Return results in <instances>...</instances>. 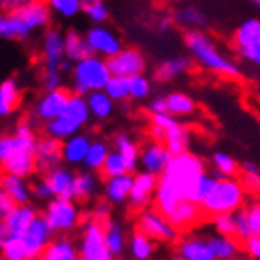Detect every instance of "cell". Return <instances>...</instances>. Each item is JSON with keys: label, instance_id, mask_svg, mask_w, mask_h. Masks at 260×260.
I'll use <instances>...</instances> for the list:
<instances>
[{"label": "cell", "instance_id": "f907efd6", "mask_svg": "<svg viewBox=\"0 0 260 260\" xmlns=\"http://www.w3.org/2000/svg\"><path fill=\"white\" fill-rule=\"evenodd\" d=\"M32 195L36 201H41V203H49L52 197H54V190L47 179H39L32 184Z\"/></svg>", "mask_w": 260, "mask_h": 260}, {"label": "cell", "instance_id": "ffe728a7", "mask_svg": "<svg viewBox=\"0 0 260 260\" xmlns=\"http://www.w3.org/2000/svg\"><path fill=\"white\" fill-rule=\"evenodd\" d=\"M38 216L36 206L30 203L26 205H17L6 217H2L0 223V236H21L28 229V225Z\"/></svg>", "mask_w": 260, "mask_h": 260}, {"label": "cell", "instance_id": "4dcf8cb0", "mask_svg": "<svg viewBox=\"0 0 260 260\" xmlns=\"http://www.w3.org/2000/svg\"><path fill=\"white\" fill-rule=\"evenodd\" d=\"M43 260H76L80 258V251H78V244H75L67 236H58L52 238L47 249L41 255Z\"/></svg>", "mask_w": 260, "mask_h": 260}, {"label": "cell", "instance_id": "bcb514c9", "mask_svg": "<svg viewBox=\"0 0 260 260\" xmlns=\"http://www.w3.org/2000/svg\"><path fill=\"white\" fill-rule=\"evenodd\" d=\"M152 93V84L143 73L136 76H130V99L136 103H141L145 99L151 97Z\"/></svg>", "mask_w": 260, "mask_h": 260}, {"label": "cell", "instance_id": "6125c7cd", "mask_svg": "<svg viewBox=\"0 0 260 260\" xmlns=\"http://www.w3.org/2000/svg\"><path fill=\"white\" fill-rule=\"evenodd\" d=\"M173 17H160L156 22V28L160 34H168L169 30H171V26H173Z\"/></svg>", "mask_w": 260, "mask_h": 260}, {"label": "cell", "instance_id": "f1b7e54d", "mask_svg": "<svg viewBox=\"0 0 260 260\" xmlns=\"http://www.w3.org/2000/svg\"><path fill=\"white\" fill-rule=\"evenodd\" d=\"M255 43H260V17H249V19H244L234 30L233 47L238 52Z\"/></svg>", "mask_w": 260, "mask_h": 260}, {"label": "cell", "instance_id": "ab89813d", "mask_svg": "<svg viewBox=\"0 0 260 260\" xmlns=\"http://www.w3.org/2000/svg\"><path fill=\"white\" fill-rule=\"evenodd\" d=\"M173 21H175V24H179L180 28L191 30V28L205 26L206 15L199 8H195V6H182V8H177V10H175Z\"/></svg>", "mask_w": 260, "mask_h": 260}, {"label": "cell", "instance_id": "ba28073f", "mask_svg": "<svg viewBox=\"0 0 260 260\" xmlns=\"http://www.w3.org/2000/svg\"><path fill=\"white\" fill-rule=\"evenodd\" d=\"M41 58H43V87L56 89L63 84L61 63L65 56V34L58 28H47L41 38Z\"/></svg>", "mask_w": 260, "mask_h": 260}, {"label": "cell", "instance_id": "4fadbf2b", "mask_svg": "<svg viewBox=\"0 0 260 260\" xmlns=\"http://www.w3.org/2000/svg\"><path fill=\"white\" fill-rule=\"evenodd\" d=\"M54 231L50 229V225L47 223V219L43 217V214H38L34 217V221L28 225V229L21 234V242L24 245L28 260L41 258L43 251L47 249V245L52 242Z\"/></svg>", "mask_w": 260, "mask_h": 260}, {"label": "cell", "instance_id": "8fae6325", "mask_svg": "<svg viewBox=\"0 0 260 260\" xmlns=\"http://www.w3.org/2000/svg\"><path fill=\"white\" fill-rule=\"evenodd\" d=\"M43 217L56 234L73 233L80 225V208L75 199H63V197H52L47 203L43 210Z\"/></svg>", "mask_w": 260, "mask_h": 260}, {"label": "cell", "instance_id": "d4e9b609", "mask_svg": "<svg viewBox=\"0 0 260 260\" xmlns=\"http://www.w3.org/2000/svg\"><path fill=\"white\" fill-rule=\"evenodd\" d=\"M203 214L205 212H203L199 203H195L191 199H182L173 210L169 212L168 217L179 231H186V229H191L193 225H197Z\"/></svg>", "mask_w": 260, "mask_h": 260}, {"label": "cell", "instance_id": "8d00e7d4", "mask_svg": "<svg viewBox=\"0 0 260 260\" xmlns=\"http://www.w3.org/2000/svg\"><path fill=\"white\" fill-rule=\"evenodd\" d=\"M89 54H91V49L86 41V36H82L76 30H67L65 32V56L71 61H78Z\"/></svg>", "mask_w": 260, "mask_h": 260}, {"label": "cell", "instance_id": "cb8c5ba5", "mask_svg": "<svg viewBox=\"0 0 260 260\" xmlns=\"http://www.w3.org/2000/svg\"><path fill=\"white\" fill-rule=\"evenodd\" d=\"M132 184H134V175L132 173L108 177L103 184L104 199L112 203V205H125V203H128Z\"/></svg>", "mask_w": 260, "mask_h": 260}, {"label": "cell", "instance_id": "9c48e42d", "mask_svg": "<svg viewBox=\"0 0 260 260\" xmlns=\"http://www.w3.org/2000/svg\"><path fill=\"white\" fill-rule=\"evenodd\" d=\"M151 136L152 140L164 141L171 154L186 152L191 143V132L184 125H180L177 117L169 112L151 114Z\"/></svg>", "mask_w": 260, "mask_h": 260}, {"label": "cell", "instance_id": "8992f818", "mask_svg": "<svg viewBox=\"0 0 260 260\" xmlns=\"http://www.w3.org/2000/svg\"><path fill=\"white\" fill-rule=\"evenodd\" d=\"M112 78L108 60L103 56L89 54L82 60L75 61L71 71V89L78 95H89L91 91L104 89Z\"/></svg>", "mask_w": 260, "mask_h": 260}, {"label": "cell", "instance_id": "681fc988", "mask_svg": "<svg viewBox=\"0 0 260 260\" xmlns=\"http://www.w3.org/2000/svg\"><path fill=\"white\" fill-rule=\"evenodd\" d=\"M214 231L227 236H236V216L234 214H217L212 216Z\"/></svg>", "mask_w": 260, "mask_h": 260}, {"label": "cell", "instance_id": "e575fe53", "mask_svg": "<svg viewBox=\"0 0 260 260\" xmlns=\"http://www.w3.org/2000/svg\"><path fill=\"white\" fill-rule=\"evenodd\" d=\"M112 147L117 149V151L126 158L130 171H136V169L140 168L141 147L130 138V134H126V132H117V134L114 136V140H112Z\"/></svg>", "mask_w": 260, "mask_h": 260}, {"label": "cell", "instance_id": "db71d44e", "mask_svg": "<svg viewBox=\"0 0 260 260\" xmlns=\"http://www.w3.org/2000/svg\"><path fill=\"white\" fill-rule=\"evenodd\" d=\"M245 255L253 260H260V234H251L249 238L242 242Z\"/></svg>", "mask_w": 260, "mask_h": 260}, {"label": "cell", "instance_id": "484cf974", "mask_svg": "<svg viewBox=\"0 0 260 260\" xmlns=\"http://www.w3.org/2000/svg\"><path fill=\"white\" fill-rule=\"evenodd\" d=\"M0 190L6 191L11 199H15L17 205H26L34 199L32 184H28V179L21 175L4 173L0 179Z\"/></svg>", "mask_w": 260, "mask_h": 260}, {"label": "cell", "instance_id": "ac0fdd59", "mask_svg": "<svg viewBox=\"0 0 260 260\" xmlns=\"http://www.w3.org/2000/svg\"><path fill=\"white\" fill-rule=\"evenodd\" d=\"M158 180H160L158 175H152L149 171H143V169L134 175V184H132V191L128 197V205L134 210H143L151 201H154Z\"/></svg>", "mask_w": 260, "mask_h": 260}, {"label": "cell", "instance_id": "03108f58", "mask_svg": "<svg viewBox=\"0 0 260 260\" xmlns=\"http://www.w3.org/2000/svg\"><path fill=\"white\" fill-rule=\"evenodd\" d=\"M93 2H97V0H82V4L87 6V4H93Z\"/></svg>", "mask_w": 260, "mask_h": 260}, {"label": "cell", "instance_id": "52a82bcc", "mask_svg": "<svg viewBox=\"0 0 260 260\" xmlns=\"http://www.w3.org/2000/svg\"><path fill=\"white\" fill-rule=\"evenodd\" d=\"M247 190L244 188L242 180L236 177H223L217 180L210 195L201 203V208L206 216H217V214H234L245 206Z\"/></svg>", "mask_w": 260, "mask_h": 260}, {"label": "cell", "instance_id": "9a60e30c", "mask_svg": "<svg viewBox=\"0 0 260 260\" xmlns=\"http://www.w3.org/2000/svg\"><path fill=\"white\" fill-rule=\"evenodd\" d=\"M71 93L65 91L63 87H56V89H45V93L34 103L32 114L38 121H47L54 119L63 112V108L69 103Z\"/></svg>", "mask_w": 260, "mask_h": 260}, {"label": "cell", "instance_id": "3957f363", "mask_svg": "<svg viewBox=\"0 0 260 260\" xmlns=\"http://www.w3.org/2000/svg\"><path fill=\"white\" fill-rule=\"evenodd\" d=\"M184 45L191 60L199 63L203 69L225 78H238L242 75L238 61H234V58L225 54L216 43V39L210 38L201 28H191L184 34Z\"/></svg>", "mask_w": 260, "mask_h": 260}, {"label": "cell", "instance_id": "7dc6e473", "mask_svg": "<svg viewBox=\"0 0 260 260\" xmlns=\"http://www.w3.org/2000/svg\"><path fill=\"white\" fill-rule=\"evenodd\" d=\"M217 177L214 171H208L206 169L205 173L201 175V179L199 182H197V186H195V191H193V197H191V201H195V203H203V201L210 195V191L214 190V186L217 184Z\"/></svg>", "mask_w": 260, "mask_h": 260}, {"label": "cell", "instance_id": "e7e4bbea", "mask_svg": "<svg viewBox=\"0 0 260 260\" xmlns=\"http://www.w3.org/2000/svg\"><path fill=\"white\" fill-rule=\"evenodd\" d=\"M247 2H249L253 8H256V10L260 11V0H247Z\"/></svg>", "mask_w": 260, "mask_h": 260}, {"label": "cell", "instance_id": "74e56055", "mask_svg": "<svg viewBox=\"0 0 260 260\" xmlns=\"http://www.w3.org/2000/svg\"><path fill=\"white\" fill-rule=\"evenodd\" d=\"M128 255L134 260H149L154 255V240L136 229V233L128 238Z\"/></svg>", "mask_w": 260, "mask_h": 260}, {"label": "cell", "instance_id": "816d5d0a", "mask_svg": "<svg viewBox=\"0 0 260 260\" xmlns=\"http://www.w3.org/2000/svg\"><path fill=\"white\" fill-rule=\"evenodd\" d=\"M245 217H247V223H249L251 234H260V201H255L251 205L244 206Z\"/></svg>", "mask_w": 260, "mask_h": 260}, {"label": "cell", "instance_id": "60d3db41", "mask_svg": "<svg viewBox=\"0 0 260 260\" xmlns=\"http://www.w3.org/2000/svg\"><path fill=\"white\" fill-rule=\"evenodd\" d=\"M210 166L217 179H223V177H236V173L240 171V164L225 151L214 152L210 158Z\"/></svg>", "mask_w": 260, "mask_h": 260}, {"label": "cell", "instance_id": "5b68a950", "mask_svg": "<svg viewBox=\"0 0 260 260\" xmlns=\"http://www.w3.org/2000/svg\"><path fill=\"white\" fill-rule=\"evenodd\" d=\"M91 110L87 104L86 95L71 93L69 103L58 117L45 123V134L52 136L56 140H67L71 136L82 132V128L91 119Z\"/></svg>", "mask_w": 260, "mask_h": 260}, {"label": "cell", "instance_id": "9f6ffc18", "mask_svg": "<svg viewBox=\"0 0 260 260\" xmlns=\"http://www.w3.org/2000/svg\"><path fill=\"white\" fill-rule=\"evenodd\" d=\"M242 184L247 193H260V171L255 173H242Z\"/></svg>", "mask_w": 260, "mask_h": 260}, {"label": "cell", "instance_id": "30bf717a", "mask_svg": "<svg viewBox=\"0 0 260 260\" xmlns=\"http://www.w3.org/2000/svg\"><path fill=\"white\" fill-rule=\"evenodd\" d=\"M136 229L152 238L156 244H173L179 240V229L169 221V217L154 208H143L138 214L136 219Z\"/></svg>", "mask_w": 260, "mask_h": 260}, {"label": "cell", "instance_id": "d6a6232c", "mask_svg": "<svg viewBox=\"0 0 260 260\" xmlns=\"http://www.w3.org/2000/svg\"><path fill=\"white\" fill-rule=\"evenodd\" d=\"M166 101H168V112L177 119H188L197 112L195 101L184 91H169L166 95Z\"/></svg>", "mask_w": 260, "mask_h": 260}, {"label": "cell", "instance_id": "94428289", "mask_svg": "<svg viewBox=\"0 0 260 260\" xmlns=\"http://www.w3.org/2000/svg\"><path fill=\"white\" fill-rule=\"evenodd\" d=\"M30 0H0V8L2 11H15L22 6H26Z\"/></svg>", "mask_w": 260, "mask_h": 260}, {"label": "cell", "instance_id": "277c9868", "mask_svg": "<svg viewBox=\"0 0 260 260\" xmlns=\"http://www.w3.org/2000/svg\"><path fill=\"white\" fill-rule=\"evenodd\" d=\"M206 171V166L203 158H199L193 152L186 151L180 154H173L169 160L168 168L160 175V182L168 188L179 193L184 199H191L195 191V186L199 182L201 175Z\"/></svg>", "mask_w": 260, "mask_h": 260}, {"label": "cell", "instance_id": "6da1fadb", "mask_svg": "<svg viewBox=\"0 0 260 260\" xmlns=\"http://www.w3.org/2000/svg\"><path fill=\"white\" fill-rule=\"evenodd\" d=\"M36 130L32 121L17 123L11 134H4L0 138V164L4 173L21 175V177H34L38 171L36 160Z\"/></svg>", "mask_w": 260, "mask_h": 260}, {"label": "cell", "instance_id": "4316f807", "mask_svg": "<svg viewBox=\"0 0 260 260\" xmlns=\"http://www.w3.org/2000/svg\"><path fill=\"white\" fill-rule=\"evenodd\" d=\"M242 240L236 236H227V234H208V244L212 247L214 258L216 260H234L238 258L244 245H240Z\"/></svg>", "mask_w": 260, "mask_h": 260}, {"label": "cell", "instance_id": "7402d4cb", "mask_svg": "<svg viewBox=\"0 0 260 260\" xmlns=\"http://www.w3.org/2000/svg\"><path fill=\"white\" fill-rule=\"evenodd\" d=\"M67 164H61L58 168L50 169L49 173H45V179L49 180L54 197H63V199H75V184H76V173Z\"/></svg>", "mask_w": 260, "mask_h": 260}, {"label": "cell", "instance_id": "c3c4849f", "mask_svg": "<svg viewBox=\"0 0 260 260\" xmlns=\"http://www.w3.org/2000/svg\"><path fill=\"white\" fill-rule=\"evenodd\" d=\"M84 15H86L93 24H104V22L108 21L110 10L103 0H97V2H93V4L84 6Z\"/></svg>", "mask_w": 260, "mask_h": 260}, {"label": "cell", "instance_id": "11a10c76", "mask_svg": "<svg viewBox=\"0 0 260 260\" xmlns=\"http://www.w3.org/2000/svg\"><path fill=\"white\" fill-rule=\"evenodd\" d=\"M238 56L242 60H245L247 63L260 67V43L251 45V47H245V49L238 50Z\"/></svg>", "mask_w": 260, "mask_h": 260}, {"label": "cell", "instance_id": "d6986e66", "mask_svg": "<svg viewBox=\"0 0 260 260\" xmlns=\"http://www.w3.org/2000/svg\"><path fill=\"white\" fill-rule=\"evenodd\" d=\"M36 160H38L39 173H49L50 169L58 168L63 164V152H61V140H56L52 136L45 134L38 138L36 145Z\"/></svg>", "mask_w": 260, "mask_h": 260}, {"label": "cell", "instance_id": "83f0119b", "mask_svg": "<svg viewBox=\"0 0 260 260\" xmlns=\"http://www.w3.org/2000/svg\"><path fill=\"white\" fill-rule=\"evenodd\" d=\"M191 67V60L188 56H173L158 61L154 67V80L158 82H171L175 78L188 73Z\"/></svg>", "mask_w": 260, "mask_h": 260}, {"label": "cell", "instance_id": "6f0895ef", "mask_svg": "<svg viewBox=\"0 0 260 260\" xmlns=\"http://www.w3.org/2000/svg\"><path fill=\"white\" fill-rule=\"evenodd\" d=\"M15 206H17L15 199H11L10 195L6 193V191L0 190V219L8 216V214H10V212L15 208Z\"/></svg>", "mask_w": 260, "mask_h": 260}, {"label": "cell", "instance_id": "5bb4252c", "mask_svg": "<svg viewBox=\"0 0 260 260\" xmlns=\"http://www.w3.org/2000/svg\"><path fill=\"white\" fill-rule=\"evenodd\" d=\"M84 36H86V41L91 49V54L103 56L106 60H110L119 50H123V41L117 36V32L106 24H93L89 30H86Z\"/></svg>", "mask_w": 260, "mask_h": 260}, {"label": "cell", "instance_id": "44dd1931", "mask_svg": "<svg viewBox=\"0 0 260 260\" xmlns=\"http://www.w3.org/2000/svg\"><path fill=\"white\" fill-rule=\"evenodd\" d=\"M177 258L180 260H216L208 236L203 234H188L182 236L177 244Z\"/></svg>", "mask_w": 260, "mask_h": 260}, {"label": "cell", "instance_id": "7a4b0ae2", "mask_svg": "<svg viewBox=\"0 0 260 260\" xmlns=\"http://www.w3.org/2000/svg\"><path fill=\"white\" fill-rule=\"evenodd\" d=\"M50 11L47 0H30L15 11H4L0 17V38L4 41H28L36 34L45 32L50 24Z\"/></svg>", "mask_w": 260, "mask_h": 260}, {"label": "cell", "instance_id": "680465c9", "mask_svg": "<svg viewBox=\"0 0 260 260\" xmlns=\"http://www.w3.org/2000/svg\"><path fill=\"white\" fill-rule=\"evenodd\" d=\"M147 110L151 112V114H164V112H168V101L166 97H154L149 101V106Z\"/></svg>", "mask_w": 260, "mask_h": 260}, {"label": "cell", "instance_id": "f5cc1de1", "mask_svg": "<svg viewBox=\"0 0 260 260\" xmlns=\"http://www.w3.org/2000/svg\"><path fill=\"white\" fill-rule=\"evenodd\" d=\"M234 216H236V238L244 242L245 238L251 236V229L249 223H247V217H245V210L240 208L238 212H234Z\"/></svg>", "mask_w": 260, "mask_h": 260}, {"label": "cell", "instance_id": "be15d7a7", "mask_svg": "<svg viewBox=\"0 0 260 260\" xmlns=\"http://www.w3.org/2000/svg\"><path fill=\"white\" fill-rule=\"evenodd\" d=\"M240 171L242 173H255V171H260V166H256L255 162H242L240 164Z\"/></svg>", "mask_w": 260, "mask_h": 260}, {"label": "cell", "instance_id": "91938a15", "mask_svg": "<svg viewBox=\"0 0 260 260\" xmlns=\"http://www.w3.org/2000/svg\"><path fill=\"white\" fill-rule=\"evenodd\" d=\"M110 205L112 203H108V201L104 199V203H99L97 208H95V212H93V219H99V221H108L110 219Z\"/></svg>", "mask_w": 260, "mask_h": 260}, {"label": "cell", "instance_id": "2e32d148", "mask_svg": "<svg viewBox=\"0 0 260 260\" xmlns=\"http://www.w3.org/2000/svg\"><path fill=\"white\" fill-rule=\"evenodd\" d=\"M112 75H121V76H136L145 73L147 69V60L145 54L136 47H123L115 56H112L108 60Z\"/></svg>", "mask_w": 260, "mask_h": 260}, {"label": "cell", "instance_id": "836d02e7", "mask_svg": "<svg viewBox=\"0 0 260 260\" xmlns=\"http://www.w3.org/2000/svg\"><path fill=\"white\" fill-rule=\"evenodd\" d=\"M86 99H87V104H89V110H91V115L97 121H106L114 115L115 101L104 89L91 91L89 95H86Z\"/></svg>", "mask_w": 260, "mask_h": 260}, {"label": "cell", "instance_id": "f35d334b", "mask_svg": "<svg viewBox=\"0 0 260 260\" xmlns=\"http://www.w3.org/2000/svg\"><path fill=\"white\" fill-rule=\"evenodd\" d=\"M110 151H112V149H110L108 141L103 140V138H95V140L91 141V147H89V151H87L86 160H84V166H82V168L91 169V171H97L99 173V171L103 169Z\"/></svg>", "mask_w": 260, "mask_h": 260}, {"label": "cell", "instance_id": "7bdbcfd3", "mask_svg": "<svg viewBox=\"0 0 260 260\" xmlns=\"http://www.w3.org/2000/svg\"><path fill=\"white\" fill-rule=\"evenodd\" d=\"M101 173H103L104 179H108V177H117V175H125V173H132L128 168V162H126V158L121 154L117 149H112L106 158V162H104L103 169H101Z\"/></svg>", "mask_w": 260, "mask_h": 260}, {"label": "cell", "instance_id": "1f68e13d", "mask_svg": "<svg viewBox=\"0 0 260 260\" xmlns=\"http://www.w3.org/2000/svg\"><path fill=\"white\" fill-rule=\"evenodd\" d=\"M21 104V86L15 78H6L0 84V117H10Z\"/></svg>", "mask_w": 260, "mask_h": 260}, {"label": "cell", "instance_id": "e0dca14e", "mask_svg": "<svg viewBox=\"0 0 260 260\" xmlns=\"http://www.w3.org/2000/svg\"><path fill=\"white\" fill-rule=\"evenodd\" d=\"M171 156L173 154H171V151H169L164 141H147L145 145H141L140 151V169L160 177L168 168Z\"/></svg>", "mask_w": 260, "mask_h": 260}, {"label": "cell", "instance_id": "603a6c76", "mask_svg": "<svg viewBox=\"0 0 260 260\" xmlns=\"http://www.w3.org/2000/svg\"><path fill=\"white\" fill-rule=\"evenodd\" d=\"M91 138L84 132L71 136L67 140L61 141V152H63V164L71 166V168H80L84 166L86 154L91 147Z\"/></svg>", "mask_w": 260, "mask_h": 260}, {"label": "cell", "instance_id": "7c38bea8", "mask_svg": "<svg viewBox=\"0 0 260 260\" xmlns=\"http://www.w3.org/2000/svg\"><path fill=\"white\" fill-rule=\"evenodd\" d=\"M78 251L82 260H110L114 258L106 245L104 223L99 219H89L82 225L78 236Z\"/></svg>", "mask_w": 260, "mask_h": 260}, {"label": "cell", "instance_id": "f546056e", "mask_svg": "<svg viewBox=\"0 0 260 260\" xmlns=\"http://www.w3.org/2000/svg\"><path fill=\"white\" fill-rule=\"evenodd\" d=\"M104 236H106V245H108L114 258L123 256L125 251H128L130 236L126 234V229L119 221H114V219L104 221Z\"/></svg>", "mask_w": 260, "mask_h": 260}, {"label": "cell", "instance_id": "f6af8a7d", "mask_svg": "<svg viewBox=\"0 0 260 260\" xmlns=\"http://www.w3.org/2000/svg\"><path fill=\"white\" fill-rule=\"evenodd\" d=\"M104 91L108 93L115 103H125L130 99V78L121 75H112V78L104 87Z\"/></svg>", "mask_w": 260, "mask_h": 260}, {"label": "cell", "instance_id": "ee69618b", "mask_svg": "<svg viewBox=\"0 0 260 260\" xmlns=\"http://www.w3.org/2000/svg\"><path fill=\"white\" fill-rule=\"evenodd\" d=\"M0 253L6 260H28L21 236H0Z\"/></svg>", "mask_w": 260, "mask_h": 260}, {"label": "cell", "instance_id": "d590c367", "mask_svg": "<svg viewBox=\"0 0 260 260\" xmlns=\"http://www.w3.org/2000/svg\"><path fill=\"white\" fill-rule=\"evenodd\" d=\"M101 188V180H99L97 171H91V169H86L84 171H78L76 173V184H75V199L87 201L95 197Z\"/></svg>", "mask_w": 260, "mask_h": 260}, {"label": "cell", "instance_id": "b9f144b4", "mask_svg": "<svg viewBox=\"0 0 260 260\" xmlns=\"http://www.w3.org/2000/svg\"><path fill=\"white\" fill-rule=\"evenodd\" d=\"M52 15L58 17V19H63V21H69V19H75L80 13H84V4L82 0H47Z\"/></svg>", "mask_w": 260, "mask_h": 260}]
</instances>
